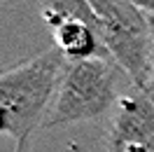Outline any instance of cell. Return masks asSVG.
<instances>
[{
	"label": "cell",
	"instance_id": "cell-7",
	"mask_svg": "<svg viewBox=\"0 0 154 152\" xmlns=\"http://www.w3.org/2000/svg\"><path fill=\"white\" fill-rule=\"evenodd\" d=\"M138 5H140V10H143L147 17H152V19H154V0H152V2H138Z\"/></svg>",
	"mask_w": 154,
	"mask_h": 152
},
{
	"label": "cell",
	"instance_id": "cell-3",
	"mask_svg": "<svg viewBox=\"0 0 154 152\" xmlns=\"http://www.w3.org/2000/svg\"><path fill=\"white\" fill-rule=\"evenodd\" d=\"M117 73L119 68L110 59L68 61L54 108L45 126H66L77 122L100 119L117 105Z\"/></svg>",
	"mask_w": 154,
	"mask_h": 152
},
{
	"label": "cell",
	"instance_id": "cell-1",
	"mask_svg": "<svg viewBox=\"0 0 154 152\" xmlns=\"http://www.w3.org/2000/svg\"><path fill=\"white\" fill-rule=\"evenodd\" d=\"M66 66L68 59L51 47L0 75L2 133L12 138L14 152H26L30 136L45 126Z\"/></svg>",
	"mask_w": 154,
	"mask_h": 152
},
{
	"label": "cell",
	"instance_id": "cell-4",
	"mask_svg": "<svg viewBox=\"0 0 154 152\" xmlns=\"http://www.w3.org/2000/svg\"><path fill=\"white\" fill-rule=\"evenodd\" d=\"M42 19L54 33V47L68 61L110 59L98 33L96 12L84 0H56L42 7Z\"/></svg>",
	"mask_w": 154,
	"mask_h": 152
},
{
	"label": "cell",
	"instance_id": "cell-6",
	"mask_svg": "<svg viewBox=\"0 0 154 152\" xmlns=\"http://www.w3.org/2000/svg\"><path fill=\"white\" fill-rule=\"evenodd\" d=\"M149 19V28H152V77H149V89H147V94L154 96V19L152 17H147Z\"/></svg>",
	"mask_w": 154,
	"mask_h": 152
},
{
	"label": "cell",
	"instance_id": "cell-2",
	"mask_svg": "<svg viewBox=\"0 0 154 152\" xmlns=\"http://www.w3.org/2000/svg\"><path fill=\"white\" fill-rule=\"evenodd\" d=\"M98 33L110 61L124 73L135 91L149 89L152 77V28L138 2L94 0Z\"/></svg>",
	"mask_w": 154,
	"mask_h": 152
},
{
	"label": "cell",
	"instance_id": "cell-5",
	"mask_svg": "<svg viewBox=\"0 0 154 152\" xmlns=\"http://www.w3.org/2000/svg\"><path fill=\"white\" fill-rule=\"evenodd\" d=\"M105 152H154V96H119L105 126Z\"/></svg>",
	"mask_w": 154,
	"mask_h": 152
}]
</instances>
